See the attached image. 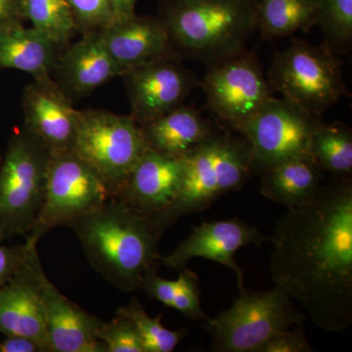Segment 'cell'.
Masks as SVG:
<instances>
[{"label":"cell","mask_w":352,"mask_h":352,"mask_svg":"<svg viewBox=\"0 0 352 352\" xmlns=\"http://www.w3.org/2000/svg\"><path fill=\"white\" fill-rule=\"evenodd\" d=\"M270 271L275 286L328 333L352 325V182L322 184L314 200L275 224Z\"/></svg>","instance_id":"cell-1"},{"label":"cell","mask_w":352,"mask_h":352,"mask_svg":"<svg viewBox=\"0 0 352 352\" xmlns=\"http://www.w3.org/2000/svg\"><path fill=\"white\" fill-rule=\"evenodd\" d=\"M69 227L90 265L124 293L140 289L146 271L159 263L161 234L149 217L118 199H108Z\"/></svg>","instance_id":"cell-2"},{"label":"cell","mask_w":352,"mask_h":352,"mask_svg":"<svg viewBox=\"0 0 352 352\" xmlns=\"http://www.w3.org/2000/svg\"><path fill=\"white\" fill-rule=\"evenodd\" d=\"M184 163L175 200L150 219L161 235L182 217L204 212L220 197L242 188L254 173L247 140L214 131L185 155Z\"/></svg>","instance_id":"cell-3"},{"label":"cell","mask_w":352,"mask_h":352,"mask_svg":"<svg viewBox=\"0 0 352 352\" xmlns=\"http://www.w3.org/2000/svg\"><path fill=\"white\" fill-rule=\"evenodd\" d=\"M259 0H166L170 41L208 65L245 50L258 28Z\"/></svg>","instance_id":"cell-4"},{"label":"cell","mask_w":352,"mask_h":352,"mask_svg":"<svg viewBox=\"0 0 352 352\" xmlns=\"http://www.w3.org/2000/svg\"><path fill=\"white\" fill-rule=\"evenodd\" d=\"M293 298L275 286L270 291L240 289L233 305L205 322L210 351L259 352L278 333L307 320Z\"/></svg>","instance_id":"cell-5"},{"label":"cell","mask_w":352,"mask_h":352,"mask_svg":"<svg viewBox=\"0 0 352 352\" xmlns=\"http://www.w3.org/2000/svg\"><path fill=\"white\" fill-rule=\"evenodd\" d=\"M268 76L271 89L316 117L346 94L342 62L328 43L314 46L294 41L288 50L275 55Z\"/></svg>","instance_id":"cell-6"},{"label":"cell","mask_w":352,"mask_h":352,"mask_svg":"<svg viewBox=\"0 0 352 352\" xmlns=\"http://www.w3.org/2000/svg\"><path fill=\"white\" fill-rule=\"evenodd\" d=\"M149 146L131 117L106 111H78L71 152L89 166L115 196Z\"/></svg>","instance_id":"cell-7"},{"label":"cell","mask_w":352,"mask_h":352,"mask_svg":"<svg viewBox=\"0 0 352 352\" xmlns=\"http://www.w3.org/2000/svg\"><path fill=\"white\" fill-rule=\"evenodd\" d=\"M50 153L25 129L11 139L0 168V241L27 235L45 193Z\"/></svg>","instance_id":"cell-8"},{"label":"cell","mask_w":352,"mask_h":352,"mask_svg":"<svg viewBox=\"0 0 352 352\" xmlns=\"http://www.w3.org/2000/svg\"><path fill=\"white\" fill-rule=\"evenodd\" d=\"M110 199L105 183L71 151L50 154L43 206L30 232L28 245L55 227L69 226Z\"/></svg>","instance_id":"cell-9"},{"label":"cell","mask_w":352,"mask_h":352,"mask_svg":"<svg viewBox=\"0 0 352 352\" xmlns=\"http://www.w3.org/2000/svg\"><path fill=\"white\" fill-rule=\"evenodd\" d=\"M323 122L284 98L272 97L239 132L249 143L252 171L296 157H310V138Z\"/></svg>","instance_id":"cell-10"},{"label":"cell","mask_w":352,"mask_h":352,"mask_svg":"<svg viewBox=\"0 0 352 352\" xmlns=\"http://www.w3.org/2000/svg\"><path fill=\"white\" fill-rule=\"evenodd\" d=\"M203 89L210 110L236 131L273 97L258 59L245 50L210 64Z\"/></svg>","instance_id":"cell-11"},{"label":"cell","mask_w":352,"mask_h":352,"mask_svg":"<svg viewBox=\"0 0 352 352\" xmlns=\"http://www.w3.org/2000/svg\"><path fill=\"white\" fill-rule=\"evenodd\" d=\"M270 241L256 226L239 219L214 220L193 227L186 239L166 256L157 254V261L177 272L188 267L190 259L201 258L214 261L235 272L239 289H245L244 274L235 258L241 248L249 245L261 247Z\"/></svg>","instance_id":"cell-12"},{"label":"cell","mask_w":352,"mask_h":352,"mask_svg":"<svg viewBox=\"0 0 352 352\" xmlns=\"http://www.w3.org/2000/svg\"><path fill=\"white\" fill-rule=\"evenodd\" d=\"M30 245L25 263L0 288V333L30 338L43 352H50L41 298V280L45 273L36 245Z\"/></svg>","instance_id":"cell-13"},{"label":"cell","mask_w":352,"mask_h":352,"mask_svg":"<svg viewBox=\"0 0 352 352\" xmlns=\"http://www.w3.org/2000/svg\"><path fill=\"white\" fill-rule=\"evenodd\" d=\"M124 75L131 118L140 126L182 105L193 87V76L168 54L139 65Z\"/></svg>","instance_id":"cell-14"},{"label":"cell","mask_w":352,"mask_h":352,"mask_svg":"<svg viewBox=\"0 0 352 352\" xmlns=\"http://www.w3.org/2000/svg\"><path fill=\"white\" fill-rule=\"evenodd\" d=\"M184 166V157L168 156L149 147L112 198L152 219L175 200L182 185Z\"/></svg>","instance_id":"cell-15"},{"label":"cell","mask_w":352,"mask_h":352,"mask_svg":"<svg viewBox=\"0 0 352 352\" xmlns=\"http://www.w3.org/2000/svg\"><path fill=\"white\" fill-rule=\"evenodd\" d=\"M41 298L50 352H107L97 335L100 319L62 295L45 274Z\"/></svg>","instance_id":"cell-16"},{"label":"cell","mask_w":352,"mask_h":352,"mask_svg":"<svg viewBox=\"0 0 352 352\" xmlns=\"http://www.w3.org/2000/svg\"><path fill=\"white\" fill-rule=\"evenodd\" d=\"M24 107L27 131L50 154L71 151L75 140L78 111L75 110L47 78L25 89Z\"/></svg>","instance_id":"cell-17"},{"label":"cell","mask_w":352,"mask_h":352,"mask_svg":"<svg viewBox=\"0 0 352 352\" xmlns=\"http://www.w3.org/2000/svg\"><path fill=\"white\" fill-rule=\"evenodd\" d=\"M102 39L124 74L168 54L170 38L162 19L133 15L115 21L100 32Z\"/></svg>","instance_id":"cell-18"},{"label":"cell","mask_w":352,"mask_h":352,"mask_svg":"<svg viewBox=\"0 0 352 352\" xmlns=\"http://www.w3.org/2000/svg\"><path fill=\"white\" fill-rule=\"evenodd\" d=\"M140 126L151 149L179 157L188 154L214 131L198 111L182 105Z\"/></svg>","instance_id":"cell-19"},{"label":"cell","mask_w":352,"mask_h":352,"mask_svg":"<svg viewBox=\"0 0 352 352\" xmlns=\"http://www.w3.org/2000/svg\"><path fill=\"white\" fill-rule=\"evenodd\" d=\"M261 195L288 208L314 200L323 184V171L310 157H296L261 173Z\"/></svg>","instance_id":"cell-20"},{"label":"cell","mask_w":352,"mask_h":352,"mask_svg":"<svg viewBox=\"0 0 352 352\" xmlns=\"http://www.w3.org/2000/svg\"><path fill=\"white\" fill-rule=\"evenodd\" d=\"M62 72L69 87L82 94L124 74L106 47L100 32L82 39L65 53Z\"/></svg>","instance_id":"cell-21"},{"label":"cell","mask_w":352,"mask_h":352,"mask_svg":"<svg viewBox=\"0 0 352 352\" xmlns=\"http://www.w3.org/2000/svg\"><path fill=\"white\" fill-rule=\"evenodd\" d=\"M57 45L34 28L14 25L0 30V68L19 69L36 80L48 78Z\"/></svg>","instance_id":"cell-22"},{"label":"cell","mask_w":352,"mask_h":352,"mask_svg":"<svg viewBox=\"0 0 352 352\" xmlns=\"http://www.w3.org/2000/svg\"><path fill=\"white\" fill-rule=\"evenodd\" d=\"M178 275L177 280L170 281L160 276L156 267L149 268L141 280L140 289L153 300L182 312L190 320L210 321V317L201 309L198 275L188 267L179 271Z\"/></svg>","instance_id":"cell-23"},{"label":"cell","mask_w":352,"mask_h":352,"mask_svg":"<svg viewBox=\"0 0 352 352\" xmlns=\"http://www.w3.org/2000/svg\"><path fill=\"white\" fill-rule=\"evenodd\" d=\"M318 0H259L258 27L266 38L308 31L317 22Z\"/></svg>","instance_id":"cell-24"},{"label":"cell","mask_w":352,"mask_h":352,"mask_svg":"<svg viewBox=\"0 0 352 352\" xmlns=\"http://www.w3.org/2000/svg\"><path fill=\"white\" fill-rule=\"evenodd\" d=\"M308 154L319 170L338 176L352 171V132L342 122L322 124L310 138Z\"/></svg>","instance_id":"cell-25"},{"label":"cell","mask_w":352,"mask_h":352,"mask_svg":"<svg viewBox=\"0 0 352 352\" xmlns=\"http://www.w3.org/2000/svg\"><path fill=\"white\" fill-rule=\"evenodd\" d=\"M23 14L57 46L68 43L78 27L69 0H23Z\"/></svg>","instance_id":"cell-26"},{"label":"cell","mask_w":352,"mask_h":352,"mask_svg":"<svg viewBox=\"0 0 352 352\" xmlns=\"http://www.w3.org/2000/svg\"><path fill=\"white\" fill-rule=\"evenodd\" d=\"M117 315L126 317L134 324L142 342L144 352H171L184 339L187 330H168L162 324L163 314L153 317L141 305L138 298H131L126 307H119Z\"/></svg>","instance_id":"cell-27"},{"label":"cell","mask_w":352,"mask_h":352,"mask_svg":"<svg viewBox=\"0 0 352 352\" xmlns=\"http://www.w3.org/2000/svg\"><path fill=\"white\" fill-rule=\"evenodd\" d=\"M316 25L333 45H346L352 38V0H318Z\"/></svg>","instance_id":"cell-28"},{"label":"cell","mask_w":352,"mask_h":352,"mask_svg":"<svg viewBox=\"0 0 352 352\" xmlns=\"http://www.w3.org/2000/svg\"><path fill=\"white\" fill-rule=\"evenodd\" d=\"M97 335L107 352H144L135 326L122 315L112 321L102 322Z\"/></svg>","instance_id":"cell-29"},{"label":"cell","mask_w":352,"mask_h":352,"mask_svg":"<svg viewBox=\"0 0 352 352\" xmlns=\"http://www.w3.org/2000/svg\"><path fill=\"white\" fill-rule=\"evenodd\" d=\"M76 25L87 29H104L113 22L111 0H69Z\"/></svg>","instance_id":"cell-30"},{"label":"cell","mask_w":352,"mask_h":352,"mask_svg":"<svg viewBox=\"0 0 352 352\" xmlns=\"http://www.w3.org/2000/svg\"><path fill=\"white\" fill-rule=\"evenodd\" d=\"M305 333L302 324L296 325L295 330L284 331L268 340L259 352H312Z\"/></svg>","instance_id":"cell-31"},{"label":"cell","mask_w":352,"mask_h":352,"mask_svg":"<svg viewBox=\"0 0 352 352\" xmlns=\"http://www.w3.org/2000/svg\"><path fill=\"white\" fill-rule=\"evenodd\" d=\"M31 245L28 244L4 245L0 241V288L14 276L25 263Z\"/></svg>","instance_id":"cell-32"},{"label":"cell","mask_w":352,"mask_h":352,"mask_svg":"<svg viewBox=\"0 0 352 352\" xmlns=\"http://www.w3.org/2000/svg\"><path fill=\"white\" fill-rule=\"evenodd\" d=\"M22 19L23 0H0V30L21 24Z\"/></svg>","instance_id":"cell-33"},{"label":"cell","mask_w":352,"mask_h":352,"mask_svg":"<svg viewBox=\"0 0 352 352\" xmlns=\"http://www.w3.org/2000/svg\"><path fill=\"white\" fill-rule=\"evenodd\" d=\"M0 352H43L38 342L23 336H6L0 342Z\"/></svg>","instance_id":"cell-34"},{"label":"cell","mask_w":352,"mask_h":352,"mask_svg":"<svg viewBox=\"0 0 352 352\" xmlns=\"http://www.w3.org/2000/svg\"><path fill=\"white\" fill-rule=\"evenodd\" d=\"M136 1L138 0H111L113 18H115L113 22L126 19V18L131 17L133 14H135L134 13V8H135Z\"/></svg>","instance_id":"cell-35"}]
</instances>
